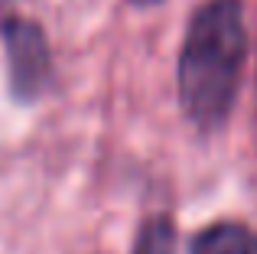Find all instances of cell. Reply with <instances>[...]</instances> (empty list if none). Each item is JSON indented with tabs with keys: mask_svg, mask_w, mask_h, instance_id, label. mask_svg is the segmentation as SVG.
Instances as JSON below:
<instances>
[{
	"mask_svg": "<svg viewBox=\"0 0 257 254\" xmlns=\"http://www.w3.org/2000/svg\"><path fill=\"white\" fill-rule=\"evenodd\" d=\"M247 56V33L241 0H212L192 17L179 52V98L195 127L215 131L231 114L241 69Z\"/></svg>",
	"mask_w": 257,
	"mask_h": 254,
	"instance_id": "cell-1",
	"label": "cell"
},
{
	"mask_svg": "<svg viewBox=\"0 0 257 254\" xmlns=\"http://www.w3.org/2000/svg\"><path fill=\"white\" fill-rule=\"evenodd\" d=\"M137 254H176L173 225L166 222V218H153V222H147L144 231H140Z\"/></svg>",
	"mask_w": 257,
	"mask_h": 254,
	"instance_id": "cell-4",
	"label": "cell"
},
{
	"mask_svg": "<svg viewBox=\"0 0 257 254\" xmlns=\"http://www.w3.org/2000/svg\"><path fill=\"white\" fill-rule=\"evenodd\" d=\"M4 43H7V65H10V88L17 98L30 101L49 85L52 59L46 36L30 20H7L4 23Z\"/></svg>",
	"mask_w": 257,
	"mask_h": 254,
	"instance_id": "cell-2",
	"label": "cell"
},
{
	"mask_svg": "<svg viewBox=\"0 0 257 254\" xmlns=\"http://www.w3.org/2000/svg\"><path fill=\"white\" fill-rule=\"evenodd\" d=\"M137 7H157V4H163V0H134Z\"/></svg>",
	"mask_w": 257,
	"mask_h": 254,
	"instance_id": "cell-5",
	"label": "cell"
},
{
	"mask_svg": "<svg viewBox=\"0 0 257 254\" xmlns=\"http://www.w3.org/2000/svg\"><path fill=\"white\" fill-rule=\"evenodd\" d=\"M192 254H257V231L238 222H218L199 231Z\"/></svg>",
	"mask_w": 257,
	"mask_h": 254,
	"instance_id": "cell-3",
	"label": "cell"
}]
</instances>
